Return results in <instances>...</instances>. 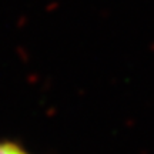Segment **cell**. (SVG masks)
I'll return each mask as SVG.
<instances>
[{
  "label": "cell",
  "mask_w": 154,
  "mask_h": 154,
  "mask_svg": "<svg viewBox=\"0 0 154 154\" xmlns=\"http://www.w3.org/2000/svg\"><path fill=\"white\" fill-rule=\"evenodd\" d=\"M0 154H32L16 141L11 140H0Z\"/></svg>",
  "instance_id": "cell-1"
}]
</instances>
